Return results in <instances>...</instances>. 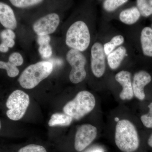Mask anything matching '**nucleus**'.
<instances>
[{"instance_id": "nucleus-4", "label": "nucleus", "mask_w": 152, "mask_h": 152, "mask_svg": "<svg viewBox=\"0 0 152 152\" xmlns=\"http://www.w3.org/2000/svg\"><path fill=\"white\" fill-rule=\"evenodd\" d=\"M91 35L86 23L75 22L69 28L66 34V43L68 47L80 52H83L89 46Z\"/></svg>"}, {"instance_id": "nucleus-15", "label": "nucleus", "mask_w": 152, "mask_h": 152, "mask_svg": "<svg viewBox=\"0 0 152 152\" xmlns=\"http://www.w3.org/2000/svg\"><path fill=\"white\" fill-rule=\"evenodd\" d=\"M141 15L137 7H132L121 12L119 15L120 20L125 24H134L138 20Z\"/></svg>"}, {"instance_id": "nucleus-1", "label": "nucleus", "mask_w": 152, "mask_h": 152, "mask_svg": "<svg viewBox=\"0 0 152 152\" xmlns=\"http://www.w3.org/2000/svg\"><path fill=\"white\" fill-rule=\"evenodd\" d=\"M115 142L117 147L124 152H134L138 148L140 140L137 132L129 120H121L117 123Z\"/></svg>"}, {"instance_id": "nucleus-30", "label": "nucleus", "mask_w": 152, "mask_h": 152, "mask_svg": "<svg viewBox=\"0 0 152 152\" xmlns=\"http://www.w3.org/2000/svg\"><path fill=\"white\" fill-rule=\"evenodd\" d=\"M9 48L4 44L2 42L0 44V52L1 53H7L8 51Z\"/></svg>"}, {"instance_id": "nucleus-28", "label": "nucleus", "mask_w": 152, "mask_h": 152, "mask_svg": "<svg viewBox=\"0 0 152 152\" xmlns=\"http://www.w3.org/2000/svg\"><path fill=\"white\" fill-rule=\"evenodd\" d=\"M103 47L104 52L107 56H108L113 51L114 49L116 48L110 41L105 44Z\"/></svg>"}, {"instance_id": "nucleus-9", "label": "nucleus", "mask_w": 152, "mask_h": 152, "mask_svg": "<svg viewBox=\"0 0 152 152\" xmlns=\"http://www.w3.org/2000/svg\"><path fill=\"white\" fill-rule=\"evenodd\" d=\"M60 22L58 15L49 14L37 20L33 25V30L38 36L49 35L54 32Z\"/></svg>"}, {"instance_id": "nucleus-3", "label": "nucleus", "mask_w": 152, "mask_h": 152, "mask_svg": "<svg viewBox=\"0 0 152 152\" xmlns=\"http://www.w3.org/2000/svg\"><path fill=\"white\" fill-rule=\"evenodd\" d=\"M96 100L94 95L88 91L80 92L72 100L66 104L63 110L64 113L79 120L94 110Z\"/></svg>"}, {"instance_id": "nucleus-18", "label": "nucleus", "mask_w": 152, "mask_h": 152, "mask_svg": "<svg viewBox=\"0 0 152 152\" xmlns=\"http://www.w3.org/2000/svg\"><path fill=\"white\" fill-rule=\"evenodd\" d=\"M11 4L19 8H26L37 5L44 0H9Z\"/></svg>"}, {"instance_id": "nucleus-2", "label": "nucleus", "mask_w": 152, "mask_h": 152, "mask_svg": "<svg viewBox=\"0 0 152 152\" xmlns=\"http://www.w3.org/2000/svg\"><path fill=\"white\" fill-rule=\"evenodd\" d=\"M53 65L50 62L42 61L31 65L23 71L18 82L23 88H34L53 72Z\"/></svg>"}, {"instance_id": "nucleus-8", "label": "nucleus", "mask_w": 152, "mask_h": 152, "mask_svg": "<svg viewBox=\"0 0 152 152\" xmlns=\"http://www.w3.org/2000/svg\"><path fill=\"white\" fill-rule=\"evenodd\" d=\"M91 69L95 77L103 75L106 69L105 55L104 47L100 43H95L91 49Z\"/></svg>"}, {"instance_id": "nucleus-22", "label": "nucleus", "mask_w": 152, "mask_h": 152, "mask_svg": "<svg viewBox=\"0 0 152 152\" xmlns=\"http://www.w3.org/2000/svg\"><path fill=\"white\" fill-rule=\"evenodd\" d=\"M18 152H47L44 147L39 145L31 144L21 148Z\"/></svg>"}, {"instance_id": "nucleus-31", "label": "nucleus", "mask_w": 152, "mask_h": 152, "mask_svg": "<svg viewBox=\"0 0 152 152\" xmlns=\"http://www.w3.org/2000/svg\"><path fill=\"white\" fill-rule=\"evenodd\" d=\"M86 152H104L101 149L94 148L89 150Z\"/></svg>"}, {"instance_id": "nucleus-27", "label": "nucleus", "mask_w": 152, "mask_h": 152, "mask_svg": "<svg viewBox=\"0 0 152 152\" xmlns=\"http://www.w3.org/2000/svg\"><path fill=\"white\" fill-rule=\"evenodd\" d=\"M110 42L113 44L115 47L121 45L124 42V38L122 36L117 35L112 38Z\"/></svg>"}, {"instance_id": "nucleus-5", "label": "nucleus", "mask_w": 152, "mask_h": 152, "mask_svg": "<svg viewBox=\"0 0 152 152\" xmlns=\"http://www.w3.org/2000/svg\"><path fill=\"white\" fill-rule=\"evenodd\" d=\"M30 103L28 95L20 90L14 91L9 96L6 103L8 108L7 115L10 119L18 121L24 115Z\"/></svg>"}, {"instance_id": "nucleus-13", "label": "nucleus", "mask_w": 152, "mask_h": 152, "mask_svg": "<svg viewBox=\"0 0 152 152\" xmlns=\"http://www.w3.org/2000/svg\"><path fill=\"white\" fill-rule=\"evenodd\" d=\"M126 54V49L124 47L121 46L108 55L107 59L110 67L113 70L118 68Z\"/></svg>"}, {"instance_id": "nucleus-24", "label": "nucleus", "mask_w": 152, "mask_h": 152, "mask_svg": "<svg viewBox=\"0 0 152 152\" xmlns=\"http://www.w3.org/2000/svg\"><path fill=\"white\" fill-rule=\"evenodd\" d=\"M9 61L18 66L23 64V59L20 53L15 52L13 53L10 56Z\"/></svg>"}, {"instance_id": "nucleus-21", "label": "nucleus", "mask_w": 152, "mask_h": 152, "mask_svg": "<svg viewBox=\"0 0 152 152\" xmlns=\"http://www.w3.org/2000/svg\"><path fill=\"white\" fill-rule=\"evenodd\" d=\"M148 113L141 117L142 123L146 127L152 128V102L148 105Z\"/></svg>"}, {"instance_id": "nucleus-11", "label": "nucleus", "mask_w": 152, "mask_h": 152, "mask_svg": "<svg viewBox=\"0 0 152 152\" xmlns=\"http://www.w3.org/2000/svg\"><path fill=\"white\" fill-rule=\"evenodd\" d=\"M115 79L122 86L123 89L120 94V98L123 100L132 99L134 94L131 73L126 71H121L116 74Z\"/></svg>"}, {"instance_id": "nucleus-6", "label": "nucleus", "mask_w": 152, "mask_h": 152, "mask_svg": "<svg viewBox=\"0 0 152 152\" xmlns=\"http://www.w3.org/2000/svg\"><path fill=\"white\" fill-rule=\"evenodd\" d=\"M66 59L72 69L69 80L72 83L77 84L86 78L87 73L85 69L86 59L81 52L71 49L67 53Z\"/></svg>"}, {"instance_id": "nucleus-25", "label": "nucleus", "mask_w": 152, "mask_h": 152, "mask_svg": "<svg viewBox=\"0 0 152 152\" xmlns=\"http://www.w3.org/2000/svg\"><path fill=\"white\" fill-rule=\"evenodd\" d=\"M0 37L2 39H14L15 38V34L12 30L10 29L4 30L0 34Z\"/></svg>"}, {"instance_id": "nucleus-23", "label": "nucleus", "mask_w": 152, "mask_h": 152, "mask_svg": "<svg viewBox=\"0 0 152 152\" xmlns=\"http://www.w3.org/2000/svg\"><path fill=\"white\" fill-rule=\"evenodd\" d=\"M39 52L41 57L45 59L50 58L53 54L52 47L50 44L39 45Z\"/></svg>"}, {"instance_id": "nucleus-19", "label": "nucleus", "mask_w": 152, "mask_h": 152, "mask_svg": "<svg viewBox=\"0 0 152 152\" xmlns=\"http://www.w3.org/2000/svg\"><path fill=\"white\" fill-rule=\"evenodd\" d=\"M128 1L129 0H105L103 3V8L107 12H113Z\"/></svg>"}, {"instance_id": "nucleus-14", "label": "nucleus", "mask_w": 152, "mask_h": 152, "mask_svg": "<svg viewBox=\"0 0 152 152\" xmlns=\"http://www.w3.org/2000/svg\"><path fill=\"white\" fill-rule=\"evenodd\" d=\"M140 39L144 55L152 57V29L148 27L144 28L142 31Z\"/></svg>"}, {"instance_id": "nucleus-12", "label": "nucleus", "mask_w": 152, "mask_h": 152, "mask_svg": "<svg viewBox=\"0 0 152 152\" xmlns=\"http://www.w3.org/2000/svg\"><path fill=\"white\" fill-rule=\"evenodd\" d=\"M0 23L5 28L14 30L17 22L13 10L8 5L0 2Z\"/></svg>"}, {"instance_id": "nucleus-10", "label": "nucleus", "mask_w": 152, "mask_h": 152, "mask_svg": "<svg viewBox=\"0 0 152 152\" xmlns=\"http://www.w3.org/2000/svg\"><path fill=\"white\" fill-rule=\"evenodd\" d=\"M152 80L151 75L145 71H140L134 74L133 78L132 87L134 94L140 100H143L145 95L144 88Z\"/></svg>"}, {"instance_id": "nucleus-32", "label": "nucleus", "mask_w": 152, "mask_h": 152, "mask_svg": "<svg viewBox=\"0 0 152 152\" xmlns=\"http://www.w3.org/2000/svg\"><path fill=\"white\" fill-rule=\"evenodd\" d=\"M148 144L149 146L151 147L152 148V134L150 136L148 140Z\"/></svg>"}, {"instance_id": "nucleus-16", "label": "nucleus", "mask_w": 152, "mask_h": 152, "mask_svg": "<svg viewBox=\"0 0 152 152\" xmlns=\"http://www.w3.org/2000/svg\"><path fill=\"white\" fill-rule=\"evenodd\" d=\"M72 120V118L67 114L56 113L52 115L49 121L48 125L50 127L67 126L71 124Z\"/></svg>"}, {"instance_id": "nucleus-34", "label": "nucleus", "mask_w": 152, "mask_h": 152, "mask_svg": "<svg viewBox=\"0 0 152 152\" xmlns=\"http://www.w3.org/2000/svg\"><path fill=\"white\" fill-rule=\"evenodd\" d=\"M1 122L0 121V130H1Z\"/></svg>"}, {"instance_id": "nucleus-20", "label": "nucleus", "mask_w": 152, "mask_h": 152, "mask_svg": "<svg viewBox=\"0 0 152 152\" xmlns=\"http://www.w3.org/2000/svg\"><path fill=\"white\" fill-rule=\"evenodd\" d=\"M17 67L9 61L7 62L0 61V69H6L8 75L10 77H15L18 75L19 70Z\"/></svg>"}, {"instance_id": "nucleus-17", "label": "nucleus", "mask_w": 152, "mask_h": 152, "mask_svg": "<svg viewBox=\"0 0 152 152\" xmlns=\"http://www.w3.org/2000/svg\"><path fill=\"white\" fill-rule=\"evenodd\" d=\"M137 8L144 17L152 15V0H137Z\"/></svg>"}, {"instance_id": "nucleus-7", "label": "nucleus", "mask_w": 152, "mask_h": 152, "mask_svg": "<svg viewBox=\"0 0 152 152\" xmlns=\"http://www.w3.org/2000/svg\"><path fill=\"white\" fill-rule=\"evenodd\" d=\"M97 129L91 124H84L78 129L75 137V148L81 151L92 142L96 137Z\"/></svg>"}, {"instance_id": "nucleus-33", "label": "nucleus", "mask_w": 152, "mask_h": 152, "mask_svg": "<svg viewBox=\"0 0 152 152\" xmlns=\"http://www.w3.org/2000/svg\"><path fill=\"white\" fill-rule=\"evenodd\" d=\"M115 121L118 122L120 121L119 118H118V117H115Z\"/></svg>"}, {"instance_id": "nucleus-26", "label": "nucleus", "mask_w": 152, "mask_h": 152, "mask_svg": "<svg viewBox=\"0 0 152 152\" xmlns=\"http://www.w3.org/2000/svg\"><path fill=\"white\" fill-rule=\"evenodd\" d=\"M51 38L49 35L38 36L37 42L39 45L50 44Z\"/></svg>"}, {"instance_id": "nucleus-29", "label": "nucleus", "mask_w": 152, "mask_h": 152, "mask_svg": "<svg viewBox=\"0 0 152 152\" xmlns=\"http://www.w3.org/2000/svg\"><path fill=\"white\" fill-rule=\"evenodd\" d=\"M2 43L4 44L9 48H12L15 45V42L14 39H2Z\"/></svg>"}]
</instances>
